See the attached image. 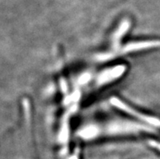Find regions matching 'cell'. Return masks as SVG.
Instances as JSON below:
<instances>
[{
    "instance_id": "cell-1",
    "label": "cell",
    "mask_w": 160,
    "mask_h": 159,
    "mask_svg": "<svg viewBox=\"0 0 160 159\" xmlns=\"http://www.w3.org/2000/svg\"><path fill=\"white\" fill-rule=\"evenodd\" d=\"M110 102L116 108L119 109V110L124 111V112H126L128 115H132V116H134L139 120L143 121L145 123H147L150 125H154L155 127H160V119H158V118L150 116V115H143L141 112H138L136 110L132 109L130 106L127 105L126 103H124V102L121 101L120 99L117 98V97H112V98L110 99Z\"/></svg>"
},
{
    "instance_id": "cell-2",
    "label": "cell",
    "mask_w": 160,
    "mask_h": 159,
    "mask_svg": "<svg viewBox=\"0 0 160 159\" xmlns=\"http://www.w3.org/2000/svg\"><path fill=\"white\" fill-rule=\"evenodd\" d=\"M125 72V66L118 65L112 67L111 68L102 71L97 78V83L98 85H104L112 82L115 80L120 77Z\"/></svg>"
},
{
    "instance_id": "cell-3",
    "label": "cell",
    "mask_w": 160,
    "mask_h": 159,
    "mask_svg": "<svg viewBox=\"0 0 160 159\" xmlns=\"http://www.w3.org/2000/svg\"><path fill=\"white\" fill-rule=\"evenodd\" d=\"M160 47V40L142 41L138 42H131L125 45L121 50L123 54L129 52H135L138 51H143L147 49H152Z\"/></svg>"
},
{
    "instance_id": "cell-4",
    "label": "cell",
    "mask_w": 160,
    "mask_h": 159,
    "mask_svg": "<svg viewBox=\"0 0 160 159\" xmlns=\"http://www.w3.org/2000/svg\"><path fill=\"white\" fill-rule=\"evenodd\" d=\"M129 27H130V21L128 20H127V19H124V20L121 22V24L119 25V27H118L117 30L116 31V32L114 33L113 43L115 46L119 45V42H120V39L124 37V35L125 34L126 32H128Z\"/></svg>"
},
{
    "instance_id": "cell-5",
    "label": "cell",
    "mask_w": 160,
    "mask_h": 159,
    "mask_svg": "<svg viewBox=\"0 0 160 159\" xmlns=\"http://www.w3.org/2000/svg\"><path fill=\"white\" fill-rule=\"evenodd\" d=\"M94 132H95V128L93 129V127H88L87 129H85V131L82 132L81 135L85 138H89V137H93L94 135Z\"/></svg>"
},
{
    "instance_id": "cell-6",
    "label": "cell",
    "mask_w": 160,
    "mask_h": 159,
    "mask_svg": "<svg viewBox=\"0 0 160 159\" xmlns=\"http://www.w3.org/2000/svg\"><path fill=\"white\" fill-rule=\"evenodd\" d=\"M148 143L150 145V146H151V147L154 148L155 149L160 151V142H158L156 141H150Z\"/></svg>"
}]
</instances>
